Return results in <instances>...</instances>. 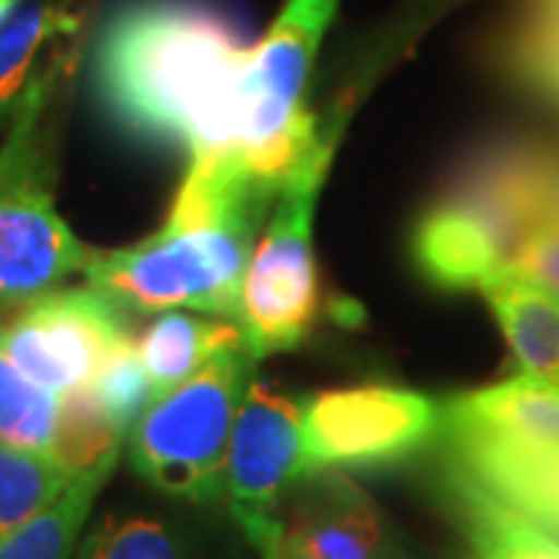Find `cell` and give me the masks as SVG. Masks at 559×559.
Listing matches in <instances>:
<instances>
[{
    "label": "cell",
    "mask_w": 559,
    "mask_h": 559,
    "mask_svg": "<svg viewBox=\"0 0 559 559\" xmlns=\"http://www.w3.org/2000/svg\"><path fill=\"white\" fill-rule=\"evenodd\" d=\"M252 47L209 0H128L94 53L103 112L128 138L183 146L190 159L242 153Z\"/></svg>",
    "instance_id": "6da1fadb"
},
{
    "label": "cell",
    "mask_w": 559,
    "mask_h": 559,
    "mask_svg": "<svg viewBox=\"0 0 559 559\" xmlns=\"http://www.w3.org/2000/svg\"><path fill=\"white\" fill-rule=\"evenodd\" d=\"M53 87L57 69L35 75L0 143V305L60 289L94 259L57 209Z\"/></svg>",
    "instance_id": "7a4b0ae2"
},
{
    "label": "cell",
    "mask_w": 559,
    "mask_h": 559,
    "mask_svg": "<svg viewBox=\"0 0 559 559\" xmlns=\"http://www.w3.org/2000/svg\"><path fill=\"white\" fill-rule=\"evenodd\" d=\"M252 364L246 340L234 342L140 414L128 432V460L140 479L190 503L224 498L227 448Z\"/></svg>",
    "instance_id": "3957f363"
},
{
    "label": "cell",
    "mask_w": 559,
    "mask_h": 559,
    "mask_svg": "<svg viewBox=\"0 0 559 559\" xmlns=\"http://www.w3.org/2000/svg\"><path fill=\"white\" fill-rule=\"evenodd\" d=\"M261 224L221 221L162 230L121 249H94L84 286L121 305L124 311H205L240 323L242 280L252 261V240Z\"/></svg>",
    "instance_id": "277c9868"
},
{
    "label": "cell",
    "mask_w": 559,
    "mask_h": 559,
    "mask_svg": "<svg viewBox=\"0 0 559 559\" xmlns=\"http://www.w3.org/2000/svg\"><path fill=\"white\" fill-rule=\"evenodd\" d=\"M336 143L340 128L320 131L314 150L280 190L271 227L249 261L242 280L240 330L255 360L296 348L318 323L320 280L311 230Z\"/></svg>",
    "instance_id": "5b68a950"
},
{
    "label": "cell",
    "mask_w": 559,
    "mask_h": 559,
    "mask_svg": "<svg viewBox=\"0 0 559 559\" xmlns=\"http://www.w3.org/2000/svg\"><path fill=\"white\" fill-rule=\"evenodd\" d=\"M336 7L340 0H286L271 32L249 53L242 156L277 190L286 187L323 131L301 100Z\"/></svg>",
    "instance_id": "8992f818"
},
{
    "label": "cell",
    "mask_w": 559,
    "mask_h": 559,
    "mask_svg": "<svg viewBox=\"0 0 559 559\" xmlns=\"http://www.w3.org/2000/svg\"><path fill=\"white\" fill-rule=\"evenodd\" d=\"M441 432V407L401 385H352L301 404V469L326 476L417 457Z\"/></svg>",
    "instance_id": "52a82bcc"
},
{
    "label": "cell",
    "mask_w": 559,
    "mask_h": 559,
    "mask_svg": "<svg viewBox=\"0 0 559 559\" xmlns=\"http://www.w3.org/2000/svg\"><path fill=\"white\" fill-rule=\"evenodd\" d=\"M128 311L91 286L50 289L0 308V348L50 392L81 389L106 358L131 342Z\"/></svg>",
    "instance_id": "ba28073f"
},
{
    "label": "cell",
    "mask_w": 559,
    "mask_h": 559,
    "mask_svg": "<svg viewBox=\"0 0 559 559\" xmlns=\"http://www.w3.org/2000/svg\"><path fill=\"white\" fill-rule=\"evenodd\" d=\"M305 476L301 469V404L252 382L234 423L224 466V500L246 538L259 550L283 538L280 503Z\"/></svg>",
    "instance_id": "9c48e42d"
},
{
    "label": "cell",
    "mask_w": 559,
    "mask_h": 559,
    "mask_svg": "<svg viewBox=\"0 0 559 559\" xmlns=\"http://www.w3.org/2000/svg\"><path fill=\"white\" fill-rule=\"evenodd\" d=\"M451 466L559 540V448L503 439L485 429L441 423Z\"/></svg>",
    "instance_id": "30bf717a"
},
{
    "label": "cell",
    "mask_w": 559,
    "mask_h": 559,
    "mask_svg": "<svg viewBox=\"0 0 559 559\" xmlns=\"http://www.w3.org/2000/svg\"><path fill=\"white\" fill-rule=\"evenodd\" d=\"M389 544L392 538L370 495L355 481L326 476L283 520L280 550L289 559H380Z\"/></svg>",
    "instance_id": "8fae6325"
},
{
    "label": "cell",
    "mask_w": 559,
    "mask_h": 559,
    "mask_svg": "<svg viewBox=\"0 0 559 559\" xmlns=\"http://www.w3.org/2000/svg\"><path fill=\"white\" fill-rule=\"evenodd\" d=\"M411 259L419 277L439 289H481L507 267V255L485 221L444 193L419 215Z\"/></svg>",
    "instance_id": "7c38bea8"
},
{
    "label": "cell",
    "mask_w": 559,
    "mask_h": 559,
    "mask_svg": "<svg viewBox=\"0 0 559 559\" xmlns=\"http://www.w3.org/2000/svg\"><path fill=\"white\" fill-rule=\"evenodd\" d=\"M441 423L473 426L540 448H559V385L522 373L444 401Z\"/></svg>",
    "instance_id": "4fadbf2b"
},
{
    "label": "cell",
    "mask_w": 559,
    "mask_h": 559,
    "mask_svg": "<svg viewBox=\"0 0 559 559\" xmlns=\"http://www.w3.org/2000/svg\"><path fill=\"white\" fill-rule=\"evenodd\" d=\"M525 373L559 385V293L503 267L481 286Z\"/></svg>",
    "instance_id": "5bb4252c"
},
{
    "label": "cell",
    "mask_w": 559,
    "mask_h": 559,
    "mask_svg": "<svg viewBox=\"0 0 559 559\" xmlns=\"http://www.w3.org/2000/svg\"><path fill=\"white\" fill-rule=\"evenodd\" d=\"M444 491L479 559H559V540L448 463Z\"/></svg>",
    "instance_id": "9a60e30c"
},
{
    "label": "cell",
    "mask_w": 559,
    "mask_h": 559,
    "mask_svg": "<svg viewBox=\"0 0 559 559\" xmlns=\"http://www.w3.org/2000/svg\"><path fill=\"white\" fill-rule=\"evenodd\" d=\"M240 340V323L202 320L187 311H162L159 318L143 330L138 352L159 399L162 392L180 385L218 352Z\"/></svg>",
    "instance_id": "2e32d148"
},
{
    "label": "cell",
    "mask_w": 559,
    "mask_h": 559,
    "mask_svg": "<svg viewBox=\"0 0 559 559\" xmlns=\"http://www.w3.org/2000/svg\"><path fill=\"white\" fill-rule=\"evenodd\" d=\"M75 28L66 0H20L0 20V124L13 119L16 106L35 81L40 50Z\"/></svg>",
    "instance_id": "e0dca14e"
},
{
    "label": "cell",
    "mask_w": 559,
    "mask_h": 559,
    "mask_svg": "<svg viewBox=\"0 0 559 559\" xmlns=\"http://www.w3.org/2000/svg\"><path fill=\"white\" fill-rule=\"evenodd\" d=\"M124 436L128 429L109 417L94 389L81 385L60 395L57 429L47 454L69 479H81L106 466H119Z\"/></svg>",
    "instance_id": "ac0fdd59"
},
{
    "label": "cell",
    "mask_w": 559,
    "mask_h": 559,
    "mask_svg": "<svg viewBox=\"0 0 559 559\" xmlns=\"http://www.w3.org/2000/svg\"><path fill=\"white\" fill-rule=\"evenodd\" d=\"M112 473L116 466H106L69 481V488L44 513L0 538V559H72L97 495Z\"/></svg>",
    "instance_id": "d6986e66"
},
{
    "label": "cell",
    "mask_w": 559,
    "mask_h": 559,
    "mask_svg": "<svg viewBox=\"0 0 559 559\" xmlns=\"http://www.w3.org/2000/svg\"><path fill=\"white\" fill-rule=\"evenodd\" d=\"M69 481L50 454L0 444V538L44 513Z\"/></svg>",
    "instance_id": "ffe728a7"
},
{
    "label": "cell",
    "mask_w": 559,
    "mask_h": 559,
    "mask_svg": "<svg viewBox=\"0 0 559 559\" xmlns=\"http://www.w3.org/2000/svg\"><path fill=\"white\" fill-rule=\"evenodd\" d=\"M60 414V395L28 380L0 348V444L47 454Z\"/></svg>",
    "instance_id": "44dd1931"
},
{
    "label": "cell",
    "mask_w": 559,
    "mask_h": 559,
    "mask_svg": "<svg viewBox=\"0 0 559 559\" xmlns=\"http://www.w3.org/2000/svg\"><path fill=\"white\" fill-rule=\"evenodd\" d=\"M79 559H190L171 522L146 513H109L79 544Z\"/></svg>",
    "instance_id": "7402d4cb"
},
{
    "label": "cell",
    "mask_w": 559,
    "mask_h": 559,
    "mask_svg": "<svg viewBox=\"0 0 559 559\" xmlns=\"http://www.w3.org/2000/svg\"><path fill=\"white\" fill-rule=\"evenodd\" d=\"M507 60L525 87L559 106V0H535L528 7Z\"/></svg>",
    "instance_id": "603a6c76"
},
{
    "label": "cell",
    "mask_w": 559,
    "mask_h": 559,
    "mask_svg": "<svg viewBox=\"0 0 559 559\" xmlns=\"http://www.w3.org/2000/svg\"><path fill=\"white\" fill-rule=\"evenodd\" d=\"M87 385L94 389V395L109 411V417L121 423L128 432L138 423L140 414L156 401V389H153L150 373H146V367L140 360L138 342L134 340L116 348Z\"/></svg>",
    "instance_id": "cb8c5ba5"
},
{
    "label": "cell",
    "mask_w": 559,
    "mask_h": 559,
    "mask_svg": "<svg viewBox=\"0 0 559 559\" xmlns=\"http://www.w3.org/2000/svg\"><path fill=\"white\" fill-rule=\"evenodd\" d=\"M261 557L264 559H289L283 550H280V540H274V544H267L264 550H261Z\"/></svg>",
    "instance_id": "d4e9b609"
},
{
    "label": "cell",
    "mask_w": 559,
    "mask_h": 559,
    "mask_svg": "<svg viewBox=\"0 0 559 559\" xmlns=\"http://www.w3.org/2000/svg\"><path fill=\"white\" fill-rule=\"evenodd\" d=\"M380 559H407V557H404V550H401L399 544H395V540H392V544H389V547H385V554H382Z\"/></svg>",
    "instance_id": "484cf974"
},
{
    "label": "cell",
    "mask_w": 559,
    "mask_h": 559,
    "mask_svg": "<svg viewBox=\"0 0 559 559\" xmlns=\"http://www.w3.org/2000/svg\"><path fill=\"white\" fill-rule=\"evenodd\" d=\"M16 3H20V0H0V20H3V16H7V13L16 7Z\"/></svg>",
    "instance_id": "4316f807"
},
{
    "label": "cell",
    "mask_w": 559,
    "mask_h": 559,
    "mask_svg": "<svg viewBox=\"0 0 559 559\" xmlns=\"http://www.w3.org/2000/svg\"><path fill=\"white\" fill-rule=\"evenodd\" d=\"M457 559H479L476 554H469V557H457Z\"/></svg>",
    "instance_id": "83f0119b"
}]
</instances>
